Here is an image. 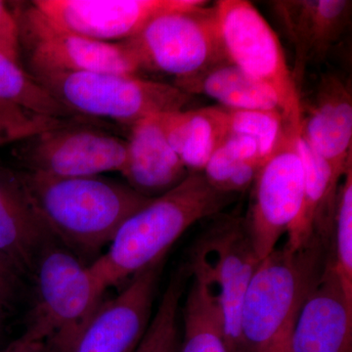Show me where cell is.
I'll list each match as a JSON object with an SVG mask.
<instances>
[{
    "instance_id": "31",
    "label": "cell",
    "mask_w": 352,
    "mask_h": 352,
    "mask_svg": "<svg viewBox=\"0 0 352 352\" xmlns=\"http://www.w3.org/2000/svg\"><path fill=\"white\" fill-rule=\"evenodd\" d=\"M0 352H50V349L43 340L34 337L25 331L20 338L13 340Z\"/></svg>"
},
{
    "instance_id": "2",
    "label": "cell",
    "mask_w": 352,
    "mask_h": 352,
    "mask_svg": "<svg viewBox=\"0 0 352 352\" xmlns=\"http://www.w3.org/2000/svg\"><path fill=\"white\" fill-rule=\"evenodd\" d=\"M32 205L57 242L78 254H94L151 199L127 184L99 176L56 177L18 170Z\"/></svg>"
},
{
    "instance_id": "1",
    "label": "cell",
    "mask_w": 352,
    "mask_h": 352,
    "mask_svg": "<svg viewBox=\"0 0 352 352\" xmlns=\"http://www.w3.org/2000/svg\"><path fill=\"white\" fill-rule=\"evenodd\" d=\"M236 196L214 188L203 173H189L175 188L131 214L107 251L90 266L107 289L131 280L163 263L166 252L190 227L220 214Z\"/></svg>"
},
{
    "instance_id": "20",
    "label": "cell",
    "mask_w": 352,
    "mask_h": 352,
    "mask_svg": "<svg viewBox=\"0 0 352 352\" xmlns=\"http://www.w3.org/2000/svg\"><path fill=\"white\" fill-rule=\"evenodd\" d=\"M162 124L168 143L189 173H203L229 134L226 109L219 105L163 113Z\"/></svg>"
},
{
    "instance_id": "10",
    "label": "cell",
    "mask_w": 352,
    "mask_h": 352,
    "mask_svg": "<svg viewBox=\"0 0 352 352\" xmlns=\"http://www.w3.org/2000/svg\"><path fill=\"white\" fill-rule=\"evenodd\" d=\"M16 145L13 155L23 170L56 177L122 173L127 160V141L83 117L67 120Z\"/></svg>"
},
{
    "instance_id": "33",
    "label": "cell",
    "mask_w": 352,
    "mask_h": 352,
    "mask_svg": "<svg viewBox=\"0 0 352 352\" xmlns=\"http://www.w3.org/2000/svg\"><path fill=\"white\" fill-rule=\"evenodd\" d=\"M9 305L0 298V339L3 335L4 326H6L7 310Z\"/></svg>"
},
{
    "instance_id": "9",
    "label": "cell",
    "mask_w": 352,
    "mask_h": 352,
    "mask_svg": "<svg viewBox=\"0 0 352 352\" xmlns=\"http://www.w3.org/2000/svg\"><path fill=\"white\" fill-rule=\"evenodd\" d=\"M30 75L69 72L136 75L140 67L124 41L102 43L58 27L34 4L13 12Z\"/></svg>"
},
{
    "instance_id": "27",
    "label": "cell",
    "mask_w": 352,
    "mask_h": 352,
    "mask_svg": "<svg viewBox=\"0 0 352 352\" xmlns=\"http://www.w3.org/2000/svg\"><path fill=\"white\" fill-rule=\"evenodd\" d=\"M182 296V279L173 278L134 352H173L178 346L177 314Z\"/></svg>"
},
{
    "instance_id": "3",
    "label": "cell",
    "mask_w": 352,
    "mask_h": 352,
    "mask_svg": "<svg viewBox=\"0 0 352 352\" xmlns=\"http://www.w3.org/2000/svg\"><path fill=\"white\" fill-rule=\"evenodd\" d=\"M333 258V249L314 239L298 250H274L259 263L241 311L240 352H259L296 320L305 298Z\"/></svg>"
},
{
    "instance_id": "32",
    "label": "cell",
    "mask_w": 352,
    "mask_h": 352,
    "mask_svg": "<svg viewBox=\"0 0 352 352\" xmlns=\"http://www.w3.org/2000/svg\"><path fill=\"white\" fill-rule=\"evenodd\" d=\"M296 320L289 322L288 325L275 336L270 344L259 352H293L292 351V332Z\"/></svg>"
},
{
    "instance_id": "24",
    "label": "cell",
    "mask_w": 352,
    "mask_h": 352,
    "mask_svg": "<svg viewBox=\"0 0 352 352\" xmlns=\"http://www.w3.org/2000/svg\"><path fill=\"white\" fill-rule=\"evenodd\" d=\"M0 101L55 119H76L75 115L39 85L19 64L0 54Z\"/></svg>"
},
{
    "instance_id": "12",
    "label": "cell",
    "mask_w": 352,
    "mask_h": 352,
    "mask_svg": "<svg viewBox=\"0 0 352 352\" xmlns=\"http://www.w3.org/2000/svg\"><path fill=\"white\" fill-rule=\"evenodd\" d=\"M54 24L83 38L113 43L132 38L160 14L207 6L204 0H36Z\"/></svg>"
},
{
    "instance_id": "23",
    "label": "cell",
    "mask_w": 352,
    "mask_h": 352,
    "mask_svg": "<svg viewBox=\"0 0 352 352\" xmlns=\"http://www.w3.org/2000/svg\"><path fill=\"white\" fill-rule=\"evenodd\" d=\"M184 336L178 352H228L219 303L193 279L183 307Z\"/></svg>"
},
{
    "instance_id": "22",
    "label": "cell",
    "mask_w": 352,
    "mask_h": 352,
    "mask_svg": "<svg viewBox=\"0 0 352 352\" xmlns=\"http://www.w3.org/2000/svg\"><path fill=\"white\" fill-rule=\"evenodd\" d=\"M263 164L254 139L228 134L208 160L203 173L214 188L237 195L254 184Z\"/></svg>"
},
{
    "instance_id": "21",
    "label": "cell",
    "mask_w": 352,
    "mask_h": 352,
    "mask_svg": "<svg viewBox=\"0 0 352 352\" xmlns=\"http://www.w3.org/2000/svg\"><path fill=\"white\" fill-rule=\"evenodd\" d=\"M173 85L189 95L214 99L220 107L230 110H279L272 88L245 74L228 60ZM280 111V110H279Z\"/></svg>"
},
{
    "instance_id": "34",
    "label": "cell",
    "mask_w": 352,
    "mask_h": 352,
    "mask_svg": "<svg viewBox=\"0 0 352 352\" xmlns=\"http://www.w3.org/2000/svg\"><path fill=\"white\" fill-rule=\"evenodd\" d=\"M178 351H179V346H176L173 352H178Z\"/></svg>"
},
{
    "instance_id": "25",
    "label": "cell",
    "mask_w": 352,
    "mask_h": 352,
    "mask_svg": "<svg viewBox=\"0 0 352 352\" xmlns=\"http://www.w3.org/2000/svg\"><path fill=\"white\" fill-rule=\"evenodd\" d=\"M229 134L248 136L258 144L263 164L272 156L286 132L279 110H230L226 109Z\"/></svg>"
},
{
    "instance_id": "19",
    "label": "cell",
    "mask_w": 352,
    "mask_h": 352,
    "mask_svg": "<svg viewBox=\"0 0 352 352\" xmlns=\"http://www.w3.org/2000/svg\"><path fill=\"white\" fill-rule=\"evenodd\" d=\"M298 149L305 166L302 204L285 247L298 250L319 239L333 248L336 208L342 176L337 175L300 136Z\"/></svg>"
},
{
    "instance_id": "16",
    "label": "cell",
    "mask_w": 352,
    "mask_h": 352,
    "mask_svg": "<svg viewBox=\"0 0 352 352\" xmlns=\"http://www.w3.org/2000/svg\"><path fill=\"white\" fill-rule=\"evenodd\" d=\"M291 344L293 352H352V300L332 259L300 307Z\"/></svg>"
},
{
    "instance_id": "8",
    "label": "cell",
    "mask_w": 352,
    "mask_h": 352,
    "mask_svg": "<svg viewBox=\"0 0 352 352\" xmlns=\"http://www.w3.org/2000/svg\"><path fill=\"white\" fill-rule=\"evenodd\" d=\"M124 43L141 69L175 80L191 78L226 61L214 7L204 6L160 14Z\"/></svg>"
},
{
    "instance_id": "6",
    "label": "cell",
    "mask_w": 352,
    "mask_h": 352,
    "mask_svg": "<svg viewBox=\"0 0 352 352\" xmlns=\"http://www.w3.org/2000/svg\"><path fill=\"white\" fill-rule=\"evenodd\" d=\"M212 7L226 59L274 90L287 131L300 136L302 97L277 34L247 0H219Z\"/></svg>"
},
{
    "instance_id": "5",
    "label": "cell",
    "mask_w": 352,
    "mask_h": 352,
    "mask_svg": "<svg viewBox=\"0 0 352 352\" xmlns=\"http://www.w3.org/2000/svg\"><path fill=\"white\" fill-rule=\"evenodd\" d=\"M31 76L78 117L112 120L129 126L150 116L184 110L192 98L175 85L136 75L69 72Z\"/></svg>"
},
{
    "instance_id": "7",
    "label": "cell",
    "mask_w": 352,
    "mask_h": 352,
    "mask_svg": "<svg viewBox=\"0 0 352 352\" xmlns=\"http://www.w3.org/2000/svg\"><path fill=\"white\" fill-rule=\"evenodd\" d=\"M259 263L244 217H215L191 247L190 271L219 303L228 352L241 351L243 300Z\"/></svg>"
},
{
    "instance_id": "30",
    "label": "cell",
    "mask_w": 352,
    "mask_h": 352,
    "mask_svg": "<svg viewBox=\"0 0 352 352\" xmlns=\"http://www.w3.org/2000/svg\"><path fill=\"white\" fill-rule=\"evenodd\" d=\"M22 275L10 261L0 254V298L10 307L20 291Z\"/></svg>"
},
{
    "instance_id": "15",
    "label": "cell",
    "mask_w": 352,
    "mask_h": 352,
    "mask_svg": "<svg viewBox=\"0 0 352 352\" xmlns=\"http://www.w3.org/2000/svg\"><path fill=\"white\" fill-rule=\"evenodd\" d=\"M300 138L344 177L352 168L351 82L336 74H324L311 101L302 106Z\"/></svg>"
},
{
    "instance_id": "13",
    "label": "cell",
    "mask_w": 352,
    "mask_h": 352,
    "mask_svg": "<svg viewBox=\"0 0 352 352\" xmlns=\"http://www.w3.org/2000/svg\"><path fill=\"white\" fill-rule=\"evenodd\" d=\"M162 263L138 273L119 295L105 300L72 352H134L152 319Z\"/></svg>"
},
{
    "instance_id": "29",
    "label": "cell",
    "mask_w": 352,
    "mask_h": 352,
    "mask_svg": "<svg viewBox=\"0 0 352 352\" xmlns=\"http://www.w3.org/2000/svg\"><path fill=\"white\" fill-rule=\"evenodd\" d=\"M0 54L19 64L21 46L17 21L2 1H0Z\"/></svg>"
},
{
    "instance_id": "18",
    "label": "cell",
    "mask_w": 352,
    "mask_h": 352,
    "mask_svg": "<svg viewBox=\"0 0 352 352\" xmlns=\"http://www.w3.org/2000/svg\"><path fill=\"white\" fill-rule=\"evenodd\" d=\"M162 115L150 116L131 126L122 173L127 185L148 199L163 195L189 175L166 139Z\"/></svg>"
},
{
    "instance_id": "11",
    "label": "cell",
    "mask_w": 352,
    "mask_h": 352,
    "mask_svg": "<svg viewBox=\"0 0 352 352\" xmlns=\"http://www.w3.org/2000/svg\"><path fill=\"white\" fill-rule=\"evenodd\" d=\"M298 138L286 131L254 182L252 207L245 220L259 261L276 249L300 210L305 166L298 149Z\"/></svg>"
},
{
    "instance_id": "26",
    "label": "cell",
    "mask_w": 352,
    "mask_h": 352,
    "mask_svg": "<svg viewBox=\"0 0 352 352\" xmlns=\"http://www.w3.org/2000/svg\"><path fill=\"white\" fill-rule=\"evenodd\" d=\"M333 266L352 300V168L340 182L333 236Z\"/></svg>"
},
{
    "instance_id": "17",
    "label": "cell",
    "mask_w": 352,
    "mask_h": 352,
    "mask_svg": "<svg viewBox=\"0 0 352 352\" xmlns=\"http://www.w3.org/2000/svg\"><path fill=\"white\" fill-rule=\"evenodd\" d=\"M57 242L25 191L18 170L0 164V254L32 276L44 250Z\"/></svg>"
},
{
    "instance_id": "28",
    "label": "cell",
    "mask_w": 352,
    "mask_h": 352,
    "mask_svg": "<svg viewBox=\"0 0 352 352\" xmlns=\"http://www.w3.org/2000/svg\"><path fill=\"white\" fill-rule=\"evenodd\" d=\"M67 120H69L38 115L19 106L0 101V146L17 144L41 132L61 126Z\"/></svg>"
},
{
    "instance_id": "4",
    "label": "cell",
    "mask_w": 352,
    "mask_h": 352,
    "mask_svg": "<svg viewBox=\"0 0 352 352\" xmlns=\"http://www.w3.org/2000/svg\"><path fill=\"white\" fill-rule=\"evenodd\" d=\"M34 302L25 332L43 340L50 352H72L105 300L107 287L73 252L48 245L32 275Z\"/></svg>"
},
{
    "instance_id": "14",
    "label": "cell",
    "mask_w": 352,
    "mask_h": 352,
    "mask_svg": "<svg viewBox=\"0 0 352 352\" xmlns=\"http://www.w3.org/2000/svg\"><path fill=\"white\" fill-rule=\"evenodd\" d=\"M273 12L295 50L293 73L302 82L308 65L324 61L351 21V0H275Z\"/></svg>"
}]
</instances>
